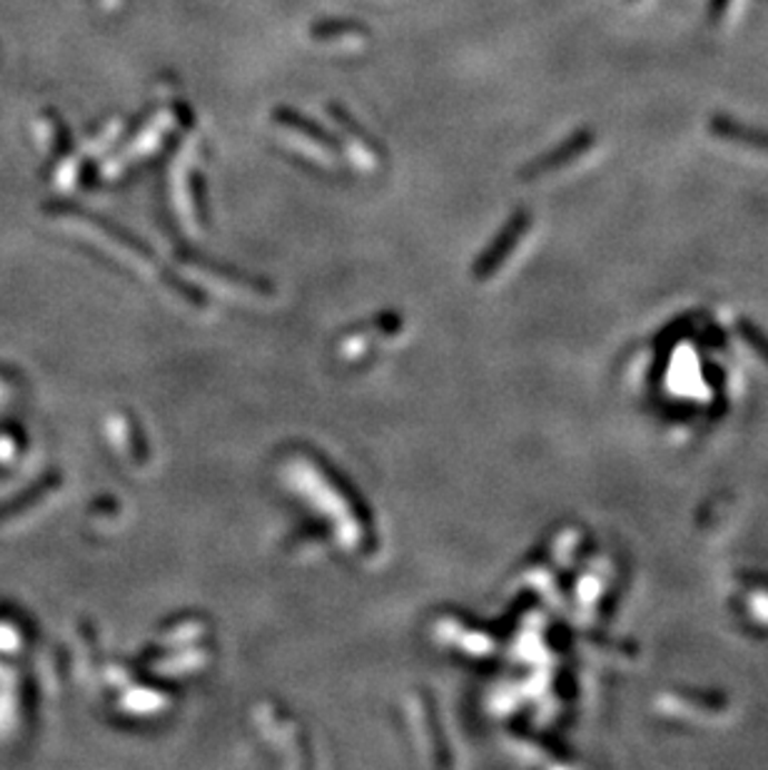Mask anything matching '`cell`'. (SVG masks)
<instances>
[{
	"mask_svg": "<svg viewBox=\"0 0 768 770\" xmlns=\"http://www.w3.org/2000/svg\"><path fill=\"white\" fill-rule=\"evenodd\" d=\"M309 38L319 46L332 48H360L367 43L370 30L355 20H319L309 30Z\"/></svg>",
	"mask_w": 768,
	"mask_h": 770,
	"instance_id": "277c9868",
	"label": "cell"
},
{
	"mask_svg": "<svg viewBox=\"0 0 768 770\" xmlns=\"http://www.w3.org/2000/svg\"><path fill=\"white\" fill-rule=\"evenodd\" d=\"M175 118H178V108L155 110L152 116L145 120L142 128L135 130L128 138V142L122 145V152H120L122 165L135 160V158H140V155H148V152H152L155 148H158V145L165 140V135L173 130Z\"/></svg>",
	"mask_w": 768,
	"mask_h": 770,
	"instance_id": "7a4b0ae2",
	"label": "cell"
},
{
	"mask_svg": "<svg viewBox=\"0 0 768 770\" xmlns=\"http://www.w3.org/2000/svg\"><path fill=\"white\" fill-rule=\"evenodd\" d=\"M329 118L335 120L352 158H355L360 165H365V168H377V165L382 162V152L377 148V142L367 135V130L339 106H329Z\"/></svg>",
	"mask_w": 768,
	"mask_h": 770,
	"instance_id": "3957f363",
	"label": "cell"
},
{
	"mask_svg": "<svg viewBox=\"0 0 768 770\" xmlns=\"http://www.w3.org/2000/svg\"><path fill=\"white\" fill-rule=\"evenodd\" d=\"M273 125L283 138H287L289 145L303 150L307 158H313L317 162H337L342 158L339 142L332 138L329 132L322 130L317 122L299 116L295 110L277 108L273 112Z\"/></svg>",
	"mask_w": 768,
	"mask_h": 770,
	"instance_id": "6da1fadb",
	"label": "cell"
}]
</instances>
